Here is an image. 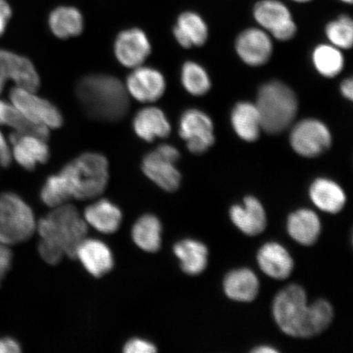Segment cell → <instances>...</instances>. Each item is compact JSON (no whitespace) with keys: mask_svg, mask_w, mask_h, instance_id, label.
<instances>
[{"mask_svg":"<svg viewBox=\"0 0 353 353\" xmlns=\"http://www.w3.org/2000/svg\"><path fill=\"white\" fill-rule=\"evenodd\" d=\"M12 261V254L10 247L0 243V285L11 268Z\"/></svg>","mask_w":353,"mask_h":353,"instance_id":"cell-37","label":"cell"},{"mask_svg":"<svg viewBox=\"0 0 353 353\" xmlns=\"http://www.w3.org/2000/svg\"><path fill=\"white\" fill-rule=\"evenodd\" d=\"M287 230L300 245H313L319 239L321 231L319 215L307 209L295 211L289 216Z\"/></svg>","mask_w":353,"mask_h":353,"instance_id":"cell-27","label":"cell"},{"mask_svg":"<svg viewBox=\"0 0 353 353\" xmlns=\"http://www.w3.org/2000/svg\"><path fill=\"white\" fill-rule=\"evenodd\" d=\"M326 37L339 50H350L353 43V22L350 16L341 15L325 26Z\"/></svg>","mask_w":353,"mask_h":353,"instance_id":"cell-34","label":"cell"},{"mask_svg":"<svg viewBox=\"0 0 353 353\" xmlns=\"http://www.w3.org/2000/svg\"><path fill=\"white\" fill-rule=\"evenodd\" d=\"M257 260L261 270L273 279H286L294 269L292 257L284 246L276 242L263 245L259 251Z\"/></svg>","mask_w":353,"mask_h":353,"instance_id":"cell-20","label":"cell"},{"mask_svg":"<svg viewBox=\"0 0 353 353\" xmlns=\"http://www.w3.org/2000/svg\"><path fill=\"white\" fill-rule=\"evenodd\" d=\"M13 158L26 170H34L39 164H44L50 157L46 139L32 134L13 132L10 136Z\"/></svg>","mask_w":353,"mask_h":353,"instance_id":"cell-15","label":"cell"},{"mask_svg":"<svg viewBox=\"0 0 353 353\" xmlns=\"http://www.w3.org/2000/svg\"><path fill=\"white\" fill-rule=\"evenodd\" d=\"M173 34L176 42L184 48L201 47L208 41L209 28L200 14L187 11L179 16Z\"/></svg>","mask_w":353,"mask_h":353,"instance_id":"cell-21","label":"cell"},{"mask_svg":"<svg viewBox=\"0 0 353 353\" xmlns=\"http://www.w3.org/2000/svg\"><path fill=\"white\" fill-rule=\"evenodd\" d=\"M263 131L278 134L292 125L297 116L296 94L290 86L278 81L263 83L259 88L256 101Z\"/></svg>","mask_w":353,"mask_h":353,"instance_id":"cell-5","label":"cell"},{"mask_svg":"<svg viewBox=\"0 0 353 353\" xmlns=\"http://www.w3.org/2000/svg\"><path fill=\"white\" fill-rule=\"evenodd\" d=\"M38 250L43 261L50 265L59 263L65 256L63 251L43 241H39Z\"/></svg>","mask_w":353,"mask_h":353,"instance_id":"cell-35","label":"cell"},{"mask_svg":"<svg viewBox=\"0 0 353 353\" xmlns=\"http://www.w3.org/2000/svg\"><path fill=\"white\" fill-rule=\"evenodd\" d=\"M342 95L347 100H352L353 98V83L352 79H347L343 81L341 85Z\"/></svg>","mask_w":353,"mask_h":353,"instance_id":"cell-42","label":"cell"},{"mask_svg":"<svg viewBox=\"0 0 353 353\" xmlns=\"http://www.w3.org/2000/svg\"><path fill=\"white\" fill-rule=\"evenodd\" d=\"M72 199L92 200L101 195L109 180V165L103 154L86 152L65 165L59 173Z\"/></svg>","mask_w":353,"mask_h":353,"instance_id":"cell-3","label":"cell"},{"mask_svg":"<svg viewBox=\"0 0 353 353\" xmlns=\"http://www.w3.org/2000/svg\"><path fill=\"white\" fill-rule=\"evenodd\" d=\"M309 196L317 208L330 214H337L346 204V194L334 181L319 178L313 181Z\"/></svg>","mask_w":353,"mask_h":353,"instance_id":"cell-23","label":"cell"},{"mask_svg":"<svg viewBox=\"0 0 353 353\" xmlns=\"http://www.w3.org/2000/svg\"><path fill=\"white\" fill-rule=\"evenodd\" d=\"M174 253L182 270L190 276L200 275L208 264L209 251L202 242L185 239L176 243Z\"/></svg>","mask_w":353,"mask_h":353,"instance_id":"cell-28","label":"cell"},{"mask_svg":"<svg viewBox=\"0 0 353 353\" xmlns=\"http://www.w3.org/2000/svg\"><path fill=\"white\" fill-rule=\"evenodd\" d=\"M11 79L17 87L35 92L41 86V78L34 65L25 57L0 50V94Z\"/></svg>","mask_w":353,"mask_h":353,"instance_id":"cell-11","label":"cell"},{"mask_svg":"<svg viewBox=\"0 0 353 353\" xmlns=\"http://www.w3.org/2000/svg\"><path fill=\"white\" fill-rule=\"evenodd\" d=\"M230 218L233 224L247 236L259 235L267 226L266 212L261 202L251 196L245 198L244 205L232 207Z\"/></svg>","mask_w":353,"mask_h":353,"instance_id":"cell-18","label":"cell"},{"mask_svg":"<svg viewBox=\"0 0 353 353\" xmlns=\"http://www.w3.org/2000/svg\"><path fill=\"white\" fill-rule=\"evenodd\" d=\"M48 23L51 32L61 39L78 37L85 28L82 12L74 6L55 8L48 16Z\"/></svg>","mask_w":353,"mask_h":353,"instance_id":"cell-26","label":"cell"},{"mask_svg":"<svg viewBox=\"0 0 353 353\" xmlns=\"http://www.w3.org/2000/svg\"><path fill=\"white\" fill-rule=\"evenodd\" d=\"M273 316L280 329L295 338H310L328 328L334 317L333 307L325 299L307 303L305 290L290 285L276 295Z\"/></svg>","mask_w":353,"mask_h":353,"instance_id":"cell-1","label":"cell"},{"mask_svg":"<svg viewBox=\"0 0 353 353\" xmlns=\"http://www.w3.org/2000/svg\"><path fill=\"white\" fill-rule=\"evenodd\" d=\"M162 225L153 214H145L136 221L132 229V241L141 250L156 253L161 249Z\"/></svg>","mask_w":353,"mask_h":353,"instance_id":"cell-29","label":"cell"},{"mask_svg":"<svg viewBox=\"0 0 353 353\" xmlns=\"http://www.w3.org/2000/svg\"><path fill=\"white\" fill-rule=\"evenodd\" d=\"M35 92L19 87L10 92L12 104L29 121L48 130L57 129L63 125V117L55 105L35 95Z\"/></svg>","mask_w":353,"mask_h":353,"instance_id":"cell-9","label":"cell"},{"mask_svg":"<svg viewBox=\"0 0 353 353\" xmlns=\"http://www.w3.org/2000/svg\"><path fill=\"white\" fill-rule=\"evenodd\" d=\"M123 351L125 353H153L157 351V348L145 339L134 338L125 344Z\"/></svg>","mask_w":353,"mask_h":353,"instance_id":"cell-36","label":"cell"},{"mask_svg":"<svg viewBox=\"0 0 353 353\" xmlns=\"http://www.w3.org/2000/svg\"><path fill=\"white\" fill-rule=\"evenodd\" d=\"M253 17L260 28L279 41H288L297 33V25L286 4L280 0H259Z\"/></svg>","mask_w":353,"mask_h":353,"instance_id":"cell-7","label":"cell"},{"mask_svg":"<svg viewBox=\"0 0 353 353\" xmlns=\"http://www.w3.org/2000/svg\"><path fill=\"white\" fill-rule=\"evenodd\" d=\"M21 352L20 343L10 337L0 338V353H19Z\"/></svg>","mask_w":353,"mask_h":353,"instance_id":"cell-40","label":"cell"},{"mask_svg":"<svg viewBox=\"0 0 353 353\" xmlns=\"http://www.w3.org/2000/svg\"><path fill=\"white\" fill-rule=\"evenodd\" d=\"M313 65L322 77L334 78L341 74L344 66L341 50L332 44H320L312 54Z\"/></svg>","mask_w":353,"mask_h":353,"instance_id":"cell-30","label":"cell"},{"mask_svg":"<svg viewBox=\"0 0 353 353\" xmlns=\"http://www.w3.org/2000/svg\"><path fill=\"white\" fill-rule=\"evenodd\" d=\"M132 128L137 136L148 143L157 139H165L171 132V125L166 114L154 107L139 110L132 121Z\"/></svg>","mask_w":353,"mask_h":353,"instance_id":"cell-19","label":"cell"},{"mask_svg":"<svg viewBox=\"0 0 353 353\" xmlns=\"http://www.w3.org/2000/svg\"><path fill=\"white\" fill-rule=\"evenodd\" d=\"M142 170L148 178L165 192H175L180 187V172L176 163L162 156L156 149L143 159Z\"/></svg>","mask_w":353,"mask_h":353,"instance_id":"cell-16","label":"cell"},{"mask_svg":"<svg viewBox=\"0 0 353 353\" xmlns=\"http://www.w3.org/2000/svg\"><path fill=\"white\" fill-rule=\"evenodd\" d=\"M179 135L186 141L190 152H206L215 143L214 126L211 118L201 110H185L179 120Z\"/></svg>","mask_w":353,"mask_h":353,"instance_id":"cell-10","label":"cell"},{"mask_svg":"<svg viewBox=\"0 0 353 353\" xmlns=\"http://www.w3.org/2000/svg\"><path fill=\"white\" fill-rule=\"evenodd\" d=\"M292 1L298 3H307L313 1V0H292Z\"/></svg>","mask_w":353,"mask_h":353,"instance_id":"cell-44","label":"cell"},{"mask_svg":"<svg viewBox=\"0 0 353 353\" xmlns=\"http://www.w3.org/2000/svg\"><path fill=\"white\" fill-rule=\"evenodd\" d=\"M83 218L95 230L103 234H112L120 228L123 215L116 205L103 199L88 205L83 212Z\"/></svg>","mask_w":353,"mask_h":353,"instance_id":"cell-24","label":"cell"},{"mask_svg":"<svg viewBox=\"0 0 353 353\" xmlns=\"http://www.w3.org/2000/svg\"><path fill=\"white\" fill-rule=\"evenodd\" d=\"M0 125H6L21 134L35 135L43 139H48L50 136L48 128L29 121L14 105L3 101H0Z\"/></svg>","mask_w":353,"mask_h":353,"instance_id":"cell-31","label":"cell"},{"mask_svg":"<svg viewBox=\"0 0 353 353\" xmlns=\"http://www.w3.org/2000/svg\"><path fill=\"white\" fill-rule=\"evenodd\" d=\"M181 81L190 94L204 96L211 88V81L208 73L202 65L189 61L185 63L181 70Z\"/></svg>","mask_w":353,"mask_h":353,"instance_id":"cell-32","label":"cell"},{"mask_svg":"<svg viewBox=\"0 0 353 353\" xmlns=\"http://www.w3.org/2000/svg\"><path fill=\"white\" fill-rule=\"evenodd\" d=\"M12 10L7 0H0V37L6 33L8 21H10Z\"/></svg>","mask_w":353,"mask_h":353,"instance_id":"cell-38","label":"cell"},{"mask_svg":"<svg viewBox=\"0 0 353 353\" xmlns=\"http://www.w3.org/2000/svg\"><path fill=\"white\" fill-rule=\"evenodd\" d=\"M12 152L7 141L0 132V164L3 167H8L12 162Z\"/></svg>","mask_w":353,"mask_h":353,"instance_id":"cell-39","label":"cell"},{"mask_svg":"<svg viewBox=\"0 0 353 353\" xmlns=\"http://www.w3.org/2000/svg\"><path fill=\"white\" fill-rule=\"evenodd\" d=\"M236 50L246 65L254 68L263 65L272 55V37L260 28L246 29L236 38Z\"/></svg>","mask_w":353,"mask_h":353,"instance_id":"cell-14","label":"cell"},{"mask_svg":"<svg viewBox=\"0 0 353 353\" xmlns=\"http://www.w3.org/2000/svg\"><path fill=\"white\" fill-rule=\"evenodd\" d=\"M156 150L162 156L170 159V160L175 163L178 162L180 159V152L173 145L162 144L159 145Z\"/></svg>","mask_w":353,"mask_h":353,"instance_id":"cell-41","label":"cell"},{"mask_svg":"<svg viewBox=\"0 0 353 353\" xmlns=\"http://www.w3.org/2000/svg\"><path fill=\"white\" fill-rule=\"evenodd\" d=\"M223 290L227 296L234 301L251 302L257 297L259 281L250 269H236L225 276Z\"/></svg>","mask_w":353,"mask_h":353,"instance_id":"cell-25","label":"cell"},{"mask_svg":"<svg viewBox=\"0 0 353 353\" xmlns=\"http://www.w3.org/2000/svg\"><path fill=\"white\" fill-rule=\"evenodd\" d=\"M254 353H277L278 351L276 348L271 346L263 345L254 348L253 350Z\"/></svg>","mask_w":353,"mask_h":353,"instance_id":"cell-43","label":"cell"},{"mask_svg":"<svg viewBox=\"0 0 353 353\" xmlns=\"http://www.w3.org/2000/svg\"><path fill=\"white\" fill-rule=\"evenodd\" d=\"M152 46L147 34L139 28L123 30L114 43V54L122 65L134 69L151 54Z\"/></svg>","mask_w":353,"mask_h":353,"instance_id":"cell-12","label":"cell"},{"mask_svg":"<svg viewBox=\"0 0 353 353\" xmlns=\"http://www.w3.org/2000/svg\"><path fill=\"white\" fill-rule=\"evenodd\" d=\"M339 1H341V2L343 3L352 4L353 0H339Z\"/></svg>","mask_w":353,"mask_h":353,"instance_id":"cell-45","label":"cell"},{"mask_svg":"<svg viewBox=\"0 0 353 353\" xmlns=\"http://www.w3.org/2000/svg\"><path fill=\"white\" fill-rule=\"evenodd\" d=\"M37 227L33 210L23 199L12 192L0 196V243L10 246L28 241Z\"/></svg>","mask_w":353,"mask_h":353,"instance_id":"cell-6","label":"cell"},{"mask_svg":"<svg viewBox=\"0 0 353 353\" xmlns=\"http://www.w3.org/2000/svg\"><path fill=\"white\" fill-rule=\"evenodd\" d=\"M41 199L44 205L54 209L68 204L72 197L63 176L59 173L48 176L41 189Z\"/></svg>","mask_w":353,"mask_h":353,"instance_id":"cell-33","label":"cell"},{"mask_svg":"<svg viewBox=\"0 0 353 353\" xmlns=\"http://www.w3.org/2000/svg\"><path fill=\"white\" fill-rule=\"evenodd\" d=\"M231 123L236 135L247 143L257 141L263 131L258 108L250 101H240L235 105L232 110Z\"/></svg>","mask_w":353,"mask_h":353,"instance_id":"cell-22","label":"cell"},{"mask_svg":"<svg viewBox=\"0 0 353 353\" xmlns=\"http://www.w3.org/2000/svg\"><path fill=\"white\" fill-rule=\"evenodd\" d=\"M76 259L90 275L95 277L108 274L114 266L112 250L100 240L83 239L77 250Z\"/></svg>","mask_w":353,"mask_h":353,"instance_id":"cell-17","label":"cell"},{"mask_svg":"<svg viewBox=\"0 0 353 353\" xmlns=\"http://www.w3.org/2000/svg\"><path fill=\"white\" fill-rule=\"evenodd\" d=\"M76 94L88 116L98 121L117 122L129 112V94L125 86L110 74H87L79 79Z\"/></svg>","mask_w":353,"mask_h":353,"instance_id":"cell-2","label":"cell"},{"mask_svg":"<svg viewBox=\"0 0 353 353\" xmlns=\"http://www.w3.org/2000/svg\"><path fill=\"white\" fill-rule=\"evenodd\" d=\"M290 143L299 156L315 158L330 148L332 135L323 122L316 119H304L291 130Z\"/></svg>","mask_w":353,"mask_h":353,"instance_id":"cell-8","label":"cell"},{"mask_svg":"<svg viewBox=\"0 0 353 353\" xmlns=\"http://www.w3.org/2000/svg\"><path fill=\"white\" fill-rule=\"evenodd\" d=\"M41 241L50 243L63 251L70 259H76L79 244L85 239L88 224L76 207L65 204L52 209L37 223Z\"/></svg>","mask_w":353,"mask_h":353,"instance_id":"cell-4","label":"cell"},{"mask_svg":"<svg viewBox=\"0 0 353 353\" xmlns=\"http://www.w3.org/2000/svg\"><path fill=\"white\" fill-rule=\"evenodd\" d=\"M126 90L141 103H154L164 95L166 88L165 77L158 70L140 65L126 79Z\"/></svg>","mask_w":353,"mask_h":353,"instance_id":"cell-13","label":"cell"}]
</instances>
